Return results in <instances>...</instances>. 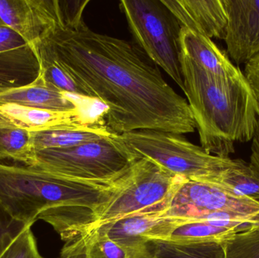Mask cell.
<instances>
[{
	"instance_id": "cell-8",
	"label": "cell",
	"mask_w": 259,
	"mask_h": 258,
	"mask_svg": "<svg viewBox=\"0 0 259 258\" xmlns=\"http://www.w3.org/2000/svg\"><path fill=\"white\" fill-rule=\"evenodd\" d=\"M216 212L237 214L255 220L259 215V201L234 196L219 186L202 180L182 179L168 207L160 216L191 221Z\"/></svg>"
},
{
	"instance_id": "cell-6",
	"label": "cell",
	"mask_w": 259,
	"mask_h": 258,
	"mask_svg": "<svg viewBox=\"0 0 259 258\" xmlns=\"http://www.w3.org/2000/svg\"><path fill=\"white\" fill-rule=\"evenodd\" d=\"M135 162L112 135L70 148L36 151L30 166L70 180L113 186Z\"/></svg>"
},
{
	"instance_id": "cell-20",
	"label": "cell",
	"mask_w": 259,
	"mask_h": 258,
	"mask_svg": "<svg viewBox=\"0 0 259 258\" xmlns=\"http://www.w3.org/2000/svg\"><path fill=\"white\" fill-rule=\"evenodd\" d=\"M34 156L31 132L10 121H0V161H13L30 166Z\"/></svg>"
},
{
	"instance_id": "cell-11",
	"label": "cell",
	"mask_w": 259,
	"mask_h": 258,
	"mask_svg": "<svg viewBox=\"0 0 259 258\" xmlns=\"http://www.w3.org/2000/svg\"><path fill=\"white\" fill-rule=\"evenodd\" d=\"M39 75L33 45L12 29L0 26V92L30 84Z\"/></svg>"
},
{
	"instance_id": "cell-23",
	"label": "cell",
	"mask_w": 259,
	"mask_h": 258,
	"mask_svg": "<svg viewBox=\"0 0 259 258\" xmlns=\"http://www.w3.org/2000/svg\"><path fill=\"white\" fill-rule=\"evenodd\" d=\"M32 226H25L0 258H44L39 254Z\"/></svg>"
},
{
	"instance_id": "cell-9",
	"label": "cell",
	"mask_w": 259,
	"mask_h": 258,
	"mask_svg": "<svg viewBox=\"0 0 259 258\" xmlns=\"http://www.w3.org/2000/svg\"><path fill=\"white\" fill-rule=\"evenodd\" d=\"M58 0H0V26L9 27L33 45L62 16Z\"/></svg>"
},
{
	"instance_id": "cell-4",
	"label": "cell",
	"mask_w": 259,
	"mask_h": 258,
	"mask_svg": "<svg viewBox=\"0 0 259 258\" xmlns=\"http://www.w3.org/2000/svg\"><path fill=\"white\" fill-rule=\"evenodd\" d=\"M182 179L147 159L136 161L112 198L85 218L79 236L131 215H161Z\"/></svg>"
},
{
	"instance_id": "cell-13",
	"label": "cell",
	"mask_w": 259,
	"mask_h": 258,
	"mask_svg": "<svg viewBox=\"0 0 259 258\" xmlns=\"http://www.w3.org/2000/svg\"><path fill=\"white\" fill-rule=\"evenodd\" d=\"M177 18L187 27L209 39H225L228 15L224 0H161Z\"/></svg>"
},
{
	"instance_id": "cell-21",
	"label": "cell",
	"mask_w": 259,
	"mask_h": 258,
	"mask_svg": "<svg viewBox=\"0 0 259 258\" xmlns=\"http://www.w3.org/2000/svg\"><path fill=\"white\" fill-rule=\"evenodd\" d=\"M173 219V218H172ZM169 233L167 240L178 242H222L238 232L243 231L231 227H216L205 221H178Z\"/></svg>"
},
{
	"instance_id": "cell-2",
	"label": "cell",
	"mask_w": 259,
	"mask_h": 258,
	"mask_svg": "<svg viewBox=\"0 0 259 258\" xmlns=\"http://www.w3.org/2000/svg\"><path fill=\"white\" fill-rule=\"evenodd\" d=\"M184 92L208 154L228 159L235 142L252 140L259 127V103L246 77H213L181 53Z\"/></svg>"
},
{
	"instance_id": "cell-18",
	"label": "cell",
	"mask_w": 259,
	"mask_h": 258,
	"mask_svg": "<svg viewBox=\"0 0 259 258\" xmlns=\"http://www.w3.org/2000/svg\"><path fill=\"white\" fill-rule=\"evenodd\" d=\"M196 180L215 185L234 196L259 201V178L252 172L249 164L240 159H236L231 168Z\"/></svg>"
},
{
	"instance_id": "cell-7",
	"label": "cell",
	"mask_w": 259,
	"mask_h": 258,
	"mask_svg": "<svg viewBox=\"0 0 259 258\" xmlns=\"http://www.w3.org/2000/svg\"><path fill=\"white\" fill-rule=\"evenodd\" d=\"M120 9L140 48L184 91L181 25L177 18L161 0H122Z\"/></svg>"
},
{
	"instance_id": "cell-15",
	"label": "cell",
	"mask_w": 259,
	"mask_h": 258,
	"mask_svg": "<svg viewBox=\"0 0 259 258\" xmlns=\"http://www.w3.org/2000/svg\"><path fill=\"white\" fill-rule=\"evenodd\" d=\"M0 115L7 121L30 132L104 122L103 118H92L88 115L87 110L57 112L12 104L0 106Z\"/></svg>"
},
{
	"instance_id": "cell-1",
	"label": "cell",
	"mask_w": 259,
	"mask_h": 258,
	"mask_svg": "<svg viewBox=\"0 0 259 258\" xmlns=\"http://www.w3.org/2000/svg\"><path fill=\"white\" fill-rule=\"evenodd\" d=\"M88 3H67L60 18L33 44L37 59L55 64L83 96L103 105L105 126L113 134L140 130L193 133L196 124L187 100L143 50L91 30L83 18Z\"/></svg>"
},
{
	"instance_id": "cell-5",
	"label": "cell",
	"mask_w": 259,
	"mask_h": 258,
	"mask_svg": "<svg viewBox=\"0 0 259 258\" xmlns=\"http://www.w3.org/2000/svg\"><path fill=\"white\" fill-rule=\"evenodd\" d=\"M112 138L136 161L147 159L185 180H199L231 168L236 162L208 154L177 133L140 130L112 134Z\"/></svg>"
},
{
	"instance_id": "cell-12",
	"label": "cell",
	"mask_w": 259,
	"mask_h": 258,
	"mask_svg": "<svg viewBox=\"0 0 259 258\" xmlns=\"http://www.w3.org/2000/svg\"><path fill=\"white\" fill-rule=\"evenodd\" d=\"M174 224L175 220L160 215L138 214L99 228L125 249L131 258H137L144 254L148 241L167 239Z\"/></svg>"
},
{
	"instance_id": "cell-28",
	"label": "cell",
	"mask_w": 259,
	"mask_h": 258,
	"mask_svg": "<svg viewBox=\"0 0 259 258\" xmlns=\"http://www.w3.org/2000/svg\"><path fill=\"white\" fill-rule=\"evenodd\" d=\"M0 121H7V120H6L4 117H3L1 115H0Z\"/></svg>"
},
{
	"instance_id": "cell-17",
	"label": "cell",
	"mask_w": 259,
	"mask_h": 258,
	"mask_svg": "<svg viewBox=\"0 0 259 258\" xmlns=\"http://www.w3.org/2000/svg\"><path fill=\"white\" fill-rule=\"evenodd\" d=\"M112 134L105 126L104 122L31 132L35 152L50 148H70L91 141L110 137Z\"/></svg>"
},
{
	"instance_id": "cell-25",
	"label": "cell",
	"mask_w": 259,
	"mask_h": 258,
	"mask_svg": "<svg viewBox=\"0 0 259 258\" xmlns=\"http://www.w3.org/2000/svg\"><path fill=\"white\" fill-rule=\"evenodd\" d=\"M243 74L259 103V53L245 64Z\"/></svg>"
},
{
	"instance_id": "cell-27",
	"label": "cell",
	"mask_w": 259,
	"mask_h": 258,
	"mask_svg": "<svg viewBox=\"0 0 259 258\" xmlns=\"http://www.w3.org/2000/svg\"><path fill=\"white\" fill-rule=\"evenodd\" d=\"M137 258H150L149 255H148L147 253L146 252L144 253V254H142L141 256H140V257H137Z\"/></svg>"
},
{
	"instance_id": "cell-26",
	"label": "cell",
	"mask_w": 259,
	"mask_h": 258,
	"mask_svg": "<svg viewBox=\"0 0 259 258\" xmlns=\"http://www.w3.org/2000/svg\"><path fill=\"white\" fill-rule=\"evenodd\" d=\"M252 141V147H251L252 153H251L249 166L252 172L259 178V127Z\"/></svg>"
},
{
	"instance_id": "cell-14",
	"label": "cell",
	"mask_w": 259,
	"mask_h": 258,
	"mask_svg": "<svg viewBox=\"0 0 259 258\" xmlns=\"http://www.w3.org/2000/svg\"><path fill=\"white\" fill-rule=\"evenodd\" d=\"M92 98L62 92L44 81L39 75L30 84L0 92V106L17 105L57 112L87 110L85 105Z\"/></svg>"
},
{
	"instance_id": "cell-24",
	"label": "cell",
	"mask_w": 259,
	"mask_h": 258,
	"mask_svg": "<svg viewBox=\"0 0 259 258\" xmlns=\"http://www.w3.org/2000/svg\"><path fill=\"white\" fill-rule=\"evenodd\" d=\"M25 227L6 212L0 204V257Z\"/></svg>"
},
{
	"instance_id": "cell-10",
	"label": "cell",
	"mask_w": 259,
	"mask_h": 258,
	"mask_svg": "<svg viewBox=\"0 0 259 258\" xmlns=\"http://www.w3.org/2000/svg\"><path fill=\"white\" fill-rule=\"evenodd\" d=\"M227 15L228 55L237 65L259 53V0H224Z\"/></svg>"
},
{
	"instance_id": "cell-19",
	"label": "cell",
	"mask_w": 259,
	"mask_h": 258,
	"mask_svg": "<svg viewBox=\"0 0 259 258\" xmlns=\"http://www.w3.org/2000/svg\"><path fill=\"white\" fill-rule=\"evenodd\" d=\"M150 258H225L222 242H178L152 239L146 245Z\"/></svg>"
},
{
	"instance_id": "cell-22",
	"label": "cell",
	"mask_w": 259,
	"mask_h": 258,
	"mask_svg": "<svg viewBox=\"0 0 259 258\" xmlns=\"http://www.w3.org/2000/svg\"><path fill=\"white\" fill-rule=\"evenodd\" d=\"M256 222L222 242L225 258H259V215Z\"/></svg>"
},
{
	"instance_id": "cell-16",
	"label": "cell",
	"mask_w": 259,
	"mask_h": 258,
	"mask_svg": "<svg viewBox=\"0 0 259 258\" xmlns=\"http://www.w3.org/2000/svg\"><path fill=\"white\" fill-rule=\"evenodd\" d=\"M180 44L181 53L210 75L222 79L244 77V74L231 62L226 53L207 36L181 27Z\"/></svg>"
},
{
	"instance_id": "cell-3",
	"label": "cell",
	"mask_w": 259,
	"mask_h": 258,
	"mask_svg": "<svg viewBox=\"0 0 259 258\" xmlns=\"http://www.w3.org/2000/svg\"><path fill=\"white\" fill-rule=\"evenodd\" d=\"M70 180L33 166L0 163V204L15 221L32 226L55 208L94 212L119 187Z\"/></svg>"
}]
</instances>
